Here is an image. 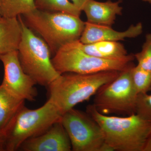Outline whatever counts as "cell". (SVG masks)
<instances>
[{
  "label": "cell",
  "mask_w": 151,
  "mask_h": 151,
  "mask_svg": "<svg viewBox=\"0 0 151 151\" xmlns=\"http://www.w3.org/2000/svg\"><path fill=\"white\" fill-rule=\"evenodd\" d=\"M86 112L100 125L105 143L113 151H143L151 131V121L137 113L125 116H108L98 112L93 104Z\"/></svg>",
  "instance_id": "cell-1"
},
{
  "label": "cell",
  "mask_w": 151,
  "mask_h": 151,
  "mask_svg": "<svg viewBox=\"0 0 151 151\" xmlns=\"http://www.w3.org/2000/svg\"><path fill=\"white\" fill-rule=\"evenodd\" d=\"M121 72L63 73L47 86L48 100L63 115L77 104L89 100L101 86L117 78Z\"/></svg>",
  "instance_id": "cell-2"
},
{
  "label": "cell",
  "mask_w": 151,
  "mask_h": 151,
  "mask_svg": "<svg viewBox=\"0 0 151 151\" xmlns=\"http://www.w3.org/2000/svg\"><path fill=\"white\" fill-rule=\"evenodd\" d=\"M22 16L26 25L40 35L54 54L63 45L79 40L85 26L80 17L64 12L36 8Z\"/></svg>",
  "instance_id": "cell-3"
},
{
  "label": "cell",
  "mask_w": 151,
  "mask_h": 151,
  "mask_svg": "<svg viewBox=\"0 0 151 151\" xmlns=\"http://www.w3.org/2000/svg\"><path fill=\"white\" fill-rule=\"evenodd\" d=\"M62 116L48 99L37 109H29L24 105L4 134V151L18 150L25 141L41 134L55 123L61 121Z\"/></svg>",
  "instance_id": "cell-4"
},
{
  "label": "cell",
  "mask_w": 151,
  "mask_h": 151,
  "mask_svg": "<svg viewBox=\"0 0 151 151\" xmlns=\"http://www.w3.org/2000/svg\"><path fill=\"white\" fill-rule=\"evenodd\" d=\"M78 41L66 44L52 58L55 68L60 74L75 73L90 74L102 71H122L134 66V55L119 58H106L85 53L79 47Z\"/></svg>",
  "instance_id": "cell-5"
},
{
  "label": "cell",
  "mask_w": 151,
  "mask_h": 151,
  "mask_svg": "<svg viewBox=\"0 0 151 151\" xmlns=\"http://www.w3.org/2000/svg\"><path fill=\"white\" fill-rule=\"evenodd\" d=\"M18 18L22 28L21 39L18 49L21 65L37 84L47 87L61 74L52 64L51 52L46 42L28 27L21 15Z\"/></svg>",
  "instance_id": "cell-6"
},
{
  "label": "cell",
  "mask_w": 151,
  "mask_h": 151,
  "mask_svg": "<svg viewBox=\"0 0 151 151\" xmlns=\"http://www.w3.org/2000/svg\"><path fill=\"white\" fill-rule=\"evenodd\" d=\"M132 67L121 71L117 78L97 90L93 104L98 112L126 116L136 113L138 94L131 77Z\"/></svg>",
  "instance_id": "cell-7"
},
{
  "label": "cell",
  "mask_w": 151,
  "mask_h": 151,
  "mask_svg": "<svg viewBox=\"0 0 151 151\" xmlns=\"http://www.w3.org/2000/svg\"><path fill=\"white\" fill-rule=\"evenodd\" d=\"M61 123L73 151H102L105 138L100 125L86 112L73 108L63 115Z\"/></svg>",
  "instance_id": "cell-8"
},
{
  "label": "cell",
  "mask_w": 151,
  "mask_h": 151,
  "mask_svg": "<svg viewBox=\"0 0 151 151\" xmlns=\"http://www.w3.org/2000/svg\"><path fill=\"white\" fill-rule=\"evenodd\" d=\"M4 68L1 85L12 94L25 101H33L38 95L35 81L23 69L17 50L0 55Z\"/></svg>",
  "instance_id": "cell-9"
},
{
  "label": "cell",
  "mask_w": 151,
  "mask_h": 151,
  "mask_svg": "<svg viewBox=\"0 0 151 151\" xmlns=\"http://www.w3.org/2000/svg\"><path fill=\"white\" fill-rule=\"evenodd\" d=\"M19 150L23 151H70L72 148L68 135L60 121L41 134L25 141Z\"/></svg>",
  "instance_id": "cell-10"
},
{
  "label": "cell",
  "mask_w": 151,
  "mask_h": 151,
  "mask_svg": "<svg viewBox=\"0 0 151 151\" xmlns=\"http://www.w3.org/2000/svg\"><path fill=\"white\" fill-rule=\"evenodd\" d=\"M142 24L139 23L132 25L124 32L113 29L111 27L85 22L84 30L79 41L83 44H90L100 41L118 42L127 38H135L142 32Z\"/></svg>",
  "instance_id": "cell-11"
},
{
  "label": "cell",
  "mask_w": 151,
  "mask_h": 151,
  "mask_svg": "<svg viewBox=\"0 0 151 151\" xmlns=\"http://www.w3.org/2000/svg\"><path fill=\"white\" fill-rule=\"evenodd\" d=\"M122 0L113 2L111 0L102 2L88 0L82 11L86 14L87 22L94 24L111 27L115 23L116 16L122 15Z\"/></svg>",
  "instance_id": "cell-12"
},
{
  "label": "cell",
  "mask_w": 151,
  "mask_h": 151,
  "mask_svg": "<svg viewBox=\"0 0 151 151\" xmlns=\"http://www.w3.org/2000/svg\"><path fill=\"white\" fill-rule=\"evenodd\" d=\"M22 34V26L18 17L0 18V55L17 50Z\"/></svg>",
  "instance_id": "cell-13"
},
{
  "label": "cell",
  "mask_w": 151,
  "mask_h": 151,
  "mask_svg": "<svg viewBox=\"0 0 151 151\" xmlns=\"http://www.w3.org/2000/svg\"><path fill=\"white\" fill-rule=\"evenodd\" d=\"M25 100L16 97L0 85V133H5Z\"/></svg>",
  "instance_id": "cell-14"
},
{
  "label": "cell",
  "mask_w": 151,
  "mask_h": 151,
  "mask_svg": "<svg viewBox=\"0 0 151 151\" xmlns=\"http://www.w3.org/2000/svg\"><path fill=\"white\" fill-rule=\"evenodd\" d=\"M80 48L85 53L102 58H122L127 55V50L119 42L100 41L90 44H83L78 41Z\"/></svg>",
  "instance_id": "cell-15"
},
{
  "label": "cell",
  "mask_w": 151,
  "mask_h": 151,
  "mask_svg": "<svg viewBox=\"0 0 151 151\" xmlns=\"http://www.w3.org/2000/svg\"><path fill=\"white\" fill-rule=\"evenodd\" d=\"M36 9L35 0H0V14L4 17H17Z\"/></svg>",
  "instance_id": "cell-16"
},
{
  "label": "cell",
  "mask_w": 151,
  "mask_h": 151,
  "mask_svg": "<svg viewBox=\"0 0 151 151\" xmlns=\"http://www.w3.org/2000/svg\"><path fill=\"white\" fill-rule=\"evenodd\" d=\"M36 7L42 10L62 12L80 17L81 11L68 0H35Z\"/></svg>",
  "instance_id": "cell-17"
},
{
  "label": "cell",
  "mask_w": 151,
  "mask_h": 151,
  "mask_svg": "<svg viewBox=\"0 0 151 151\" xmlns=\"http://www.w3.org/2000/svg\"><path fill=\"white\" fill-rule=\"evenodd\" d=\"M132 82L138 94H147L151 90V71L137 65L131 69Z\"/></svg>",
  "instance_id": "cell-18"
},
{
  "label": "cell",
  "mask_w": 151,
  "mask_h": 151,
  "mask_svg": "<svg viewBox=\"0 0 151 151\" xmlns=\"http://www.w3.org/2000/svg\"><path fill=\"white\" fill-rule=\"evenodd\" d=\"M134 56L137 61L138 66L151 71V34L147 35L142 51L134 55Z\"/></svg>",
  "instance_id": "cell-19"
},
{
  "label": "cell",
  "mask_w": 151,
  "mask_h": 151,
  "mask_svg": "<svg viewBox=\"0 0 151 151\" xmlns=\"http://www.w3.org/2000/svg\"><path fill=\"white\" fill-rule=\"evenodd\" d=\"M136 113L151 121V94H139L137 98Z\"/></svg>",
  "instance_id": "cell-20"
},
{
  "label": "cell",
  "mask_w": 151,
  "mask_h": 151,
  "mask_svg": "<svg viewBox=\"0 0 151 151\" xmlns=\"http://www.w3.org/2000/svg\"><path fill=\"white\" fill-rule=\"evenodd\" d=\"M87 1L88 0H71L73 4L81 12Z\"/></svg>",
  "instance_id": "cell-21"
},
{
  "label": "cell",
  "mask_w": 151,
  "mask_h": 151,
  "mask_svg": "<svg viewBox=\"0 0 151 151\" xmlns=\"http://www.w3.org/2000/svg\"><path fill=\"white\" fill-rule=\"evenodd\" d=\"M143 151H151V131L146 141Z\"/></svg>",
  "instance_id": "cell-22"
},
{
  "label": "cell",
  "mask_w": 151,
  "mask_h": 151,
  "mask_svg": "<svg viewBox=\"0 0 151 151\" xmlns=\"http://www.w3.org/2000/svg\"><path fill=\"white\" fill-rule=\"evenodd\" d=\"M5 142V135L0 133V151H4V146Z\"/></svg>",
  "instance_id": "cell-23"
},
{
  "label": "cell",
  "mask_w": 151,
  "mask_h": 151,
  "mask_svg": "<svg viewBox=\"0 0 151 151\" xmlns=\"http://www.w3.org/2000/svg\"><path fill=\"white\" fill-rule=\"evenodd\" d=\"M142 1L145 2H148L150 4H151V0H142Z\"/></svg>",
  "instance_id": "cell-24"
},
{
  "label": "cell",
  "mask_w": 151,
  "mask_h": 151,
  "mask_svg": "<svg viewBox=\"0 0 151 151\" xmlns=\"http://www.w3.org/2000/svg\"><path fill=\"white\" fill-rule=\"evenodd\" d=\"M1 14H0V18L1 17Z\"/></svg>",
  "instance_id": "cell-25"
}]
</instances>
